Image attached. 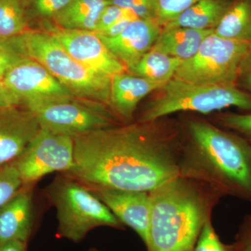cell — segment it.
<instances>
[{"label": "cell", "mask_w": 251, "mask_h": 251, "mask_svg": "<svg viewBox=\"0 0 251 251\" xmlns=\"http://www.w3.org/2000/svg\"><path fill=\"white\" fill-rule=\"evenodd\" d=\"M214 120L223 128L240 135L251 145V112H221L216 115Z\"/></svg>", "instance_id": "cell-24"}, {"label": "cell", "mask_w": 251, "mask_h": 251, "mask_svg": "<svg viewBox=\"0 0 251 251\" xmlns=\"http://www.w3.org/2000/svg\"><path fill=\"white\" fill-rule=\"evenodd\" d=\"M165 118L74 137V166L62 174L87 186L152 191L180 175L181 126Z\"/></svg>", "instance_id": "cell-1"}, {"label": "cell", "mask_w": 251, "mask_h": 251, "mask_svg": "<svg viewBox=\"0 0 251 251\" xmlns=\"http://www.w3.org/2000/svg\"><path fill=\"white\" fill-rule=\"evenodd\" d=\"M21 175L14 163L0 168V208L25 189Z\"/></svg>", "instance_id": "cell-23"}, {"label": "cell", "mask_w": 251, "mask_h": 251, "mask_svg": "<svg viewBox=\"0 0 251 251\" xmlns=\"http://www.w3.org/2000/svg\"><path fill=\"white\" fill-rule=\"evenodd\" d=\"M251 43L229 40L214 32L204 39L193 57L185 60L174 78L205 85L236 84Z\"/></svg>", "instance_id": "cell-7"}, {"label": "cell", "mask_w": 251, "mask_h": 251, "mask_svg": "<svg viewBox=\"0 0 251 251\" xmlns=\"http://www.w3.org/2000/svg\"><path fill=\"white\" fill-rule=\"evenodd\" d=\"M124 226L133 229L147 245L151 198L150 192L87 186Z\"/></svg>", "instance_id": "cell-12"}, {"label": "cell", "mask_w": 251, "mask_h": 251, "mask_svg": "<svg viewBox=\"0 0 251 251\" xmlns=\"http://www.w3.org/2000/svg\"><path fill=\"white\" fill-rule=\"evenodd\" d=\"M27 243L14 241L0 245V251H27Z\"/></svg>", "instance_id": "cell-34"}, {"label": "cell", "mask_w": 251, "mask_h": 251, "mask_svg": "<svg viewBox=\"0 0 251 251\" xmlns=\"http://www.w3.org/2000/svg\"><path fill=\"white\" fill-rule=\"evenodd\" d=\"M148 251H193L222 198L210 186L179 176L150 191Z\"/></svg>", "instance_id": "cell-3"}, {"label": "cell", "mask_w": 251, "mask_h": 251, "mask_svg": "<svg viewBox=\"0 0 251 251\" xmlns=\"http://www.w3.org/2000/svg\"><path fill=\"white\" fill-rule=\"evenodd\" d=\"M180 126V175L205 183L222 197L251 202V144L198 117Z\"/></svg>", "instance_id": "cell-2"}, {"label": "cell", "mask_w": 251, "mask_h": 251, "mask_svg": "<svg viewBox=\"0 0 251 251\" xmlns=\"http://www.w3.org/2000/svg\"><path fill=\"white\" fill-rule=\"evenodd\" d=\"M109 0H71L53 21L59 29L94 31Z\"/></svg>", "instance_id": "cell-19"}, {"label": "cell", "mask_w": 251, "mask_h": 251, "mask_svg": "<svg viewBox=\"0 0 251 251\" xmlns=\"http://www.w3.org/2000/svg\"><path fill=\"white\" fill-rule=\"evenodd\" d=\"M161 30V26L156 21L138 18L118 35L108 37L97 34L128 70L152 49Z\"/></svg>", "instance_id": "cell-14"}, {"label": "cell", "mask_w": 251, "mask_h": 251, "mask_svg": "<svg viewBox=\"0 0 251 251\" xmlns=\"http://www.w3.org/2000/svg\"><path fill=\"white\" fill-rule=\"evenodd\" d=\"M201 0H158L156 22L163 27Z\"/></svg>", "instance_id": "cell-25"}, {"label": "cell", "mask_w": 251, "mask_h": 251, "mask_svg": "<svg viewBox=\"0 0 251 251\" xmlns=\"http://www.w3.org/2000/svg\"><path fill=\"white\" fill-rule=\"evenodd\" d=\"M233 0H201L162 28L214 30Z\"/></svg>", "instance_id": "cell-18"}, {"label": "cell", "mask_w": 251, "mask_h": 251, "mask_svg": "<svg viewBox=\"0 0 251 251\" xmlns=\"http://www.w3.org/2000/svg\"><path fill=\"white\" fill-rule=\"evenodd\" d=\"M6 86L26 108L77 97L39 62L25 57L5 74Z\"/></svg>", "instance_id": "cell-10"}, {"label": "cell", "mask_w": 251, "mask_h": 251, "mask_svg": "<svg viewBox=\"0 0 251 251\" xmlns=\"http://www.w3.org/2000/svg\"><path fill=\"white\" fill-rule=\"evenodd\" d=\"M214 33L229 40L251 43V0H233Z\"/></svg>", "instance_id": "cell-20"}, {"label": "cell", "mask_w": 251, "mask_h": 251, "mask_svg": "<svg viewBox=\"0 0 251 251\" xmlns=\"http://www.w3.org/2000/svg\"><path fill=\"white\" fill-rule=\"evenodd\" d=\"M25 57L18 53L7 41L0 40V77H4L11 68Z\"/></svg>", "instance_id": "cell-30"}, {"label": "cell", "mask_w": 251, "mask_h": 251, "mask_svg": "<svg viewBox=\"0 0 251 251\" xmlns=\"http://www.w3.org/2000/svg\"><path fill=\"white\" fill-rule=\"evenodd\" d=\"M232 245L233 251H251V213L243 220Z\"/></svg>", "instance_id": "cell-31"}, {"label": "cell", "mask_w": 251, "mask_h": 251, "mask_svg": "<svg viewBox=\"0 0 251 251\" xmlns=\"http://www.w3.org/2000/svg\"><path fill=\"white\" fill-rule=\"evenodd\" d=\"M27 108L41 128L73 138L122 125L108 105L77 97L34 104Z\"/></svg>", "instance_id": "cell-8"}, {"label": "cell", "mask_w": 251, "mask_h": 251, "mask_svg": "<svg viewBox=\"0 0 251 251\" xmlns=\"http://www.w3.org/2000/svg\"><path fill=\"white\" fill-rule=\"evenodd\" d=\"M110 4L130 10L139 18L156 21L158 0H109Z\"/></svg>", "instance_id": "cell-27"}, {"label": "cell", "mask_w": 251, "mask_h": 251, "mask_svg": "<svg viewBox=\"0 0 251 251\" xmlns=\"http://www.w3.org/2000/svg\"><path fill=\"white\" fill-rule=\"evenodd\" d=\"M29 0H0V40L27 30Z\"/></svg>", "instance_id": "cell-22"}, {"label": "cell", "mask_w": 251, "mask_h": 251, "mask_svg": "<svg viewBox=\"0 0 251 251\" xmlns=\"http://www.w3.org/2000/svg\"><path fill=\"white\" fill-rule=\"evenodd\" d=\"M34 221L32 196L25 188L0 208V245L14 241L27 243Z\"/></svg>", "instance_id": "cell-16"}, {"label": "cell", "mask_w": 251, "mask_h": 251, "mask_svg": "<svg viewBox=\"0 0 251 251\" xmlns=\"http://www.w3.org/2000/svg\"><path fill=\"white\" fill-rule=\"evenodd\" d=\"M184 61L151 49L128 71L133 75L158 83H167L174 77Z\"/></svg>", "instance_id": "cell-21"}, {"label": "cell", "mask_w": 251, "mask_h": 251, "mask_svg": "<svg viewBox=\"0 0 251 251\" xmlns=\"http://www.w3.org/2000/svg\"><path fill=\"white\" fill-rule=\"evenodd\" d=\"M6 41L18 53L44 66L77 97L110 107L111 78L77 62L52 33L27 29Z\"/></svg>", "instance_id": "cell-4"}, {"label": "cell", "mask_w": 251, "mask_h": 251, "mask_svg": "<svg viewBox=\"0 0 251 251\" xmlns=\"http://www.w3.org/2000/svg\"><path fill=\"white\" fill-rule=\"evenodd\" d=\"M236 85L248 93H251V51L241 66Z\"/></svg>", "instance_id": "cell-32"}, {"label": "cell", "mask_w": 251, "mask_h": 251, "mask_svg": "<svg viewBox=\"0 0 251 251\" xmlns=\"http://www.w3.org/2000/svg\"><path fill=\"white\" fill-rule=\"evenodd\" d=\"M128 11L129 10L124 9L110 3L104 8L93 31L97 34H102L103 31L111 27L112 25L125 16Z\"/></svg>", "instance_id": "cell-29"}, {"label": "cell", "mask_w": 251, "mask_h": 251, "mask_svg": "<svg viewBox=\"0 0 251 251\" xmlns=\"http://www.w3.org/2000/svg\"><path fill=\"white\" fill-rule=\"evenodd\" d=\"M13 163L25 186L54 172L67 173L74 166V138L41 128L22 154Z\"/></svg>", "instance_id": "cell-9"}, {"label": "cell", "mask_w": 251, "mask_h": 251, "mask_svg": "<svg viewBox=\"0 0 251 251\" xmlns=\"http://www.w3.org/2000/svg\"><path fill=\"white\" fill-rule=\"evenodd\" d=\"M45 194L57 210L60 237L77 243L96 227L125 229L90 188L71 176H57L46 187Z\"/></svg>", "instance_id": "cell-6"}, {"label": "cell", "mask_w": 251, "mask_h": 251, "mask_svg": "<svg viewBox=\"0 0 251 251\" xmlns=\"http://www.w3.org/2000/svg\"><path fill=\"white\" fill-rule=\"evenodd\" d=\"M71 0H29V19L52 18L66 7Z\"/></svg>", "instance_id": "cell-28"}, {"label": "cell", "mask_w": 251, "mask_h": 251, "mask_svg": "<svg viewBox=\"0 0 251 251\" xmlns=\"http://www.w3.org/2000/svg\"><path fill=\"white\" fill-rule=\"evenodd\" d=\"M52 34L68 53L85 67L104 76L112 77L127 69L93 31L59 29Z\"/></svg>", "instance_id": "cell-11"}, {"label": "cell", "mask_w": 251, "mask_h": 251, "mask_svg": "<svg viewBox=\"0 0 251 251\" xmlns=\"http://www.w3.org/2000/svg\"><path fill=\"white\" fill-rule=\"evenodd\" d=\"M20 105H22L21 100L6 86L4 77H0V109Z\"/></svg>", "instance_id": "cell-33"}, {"label": "cell", "mask_w": 251, "mask_h": 251, "mask_svg": "<svg viewBox=\"0 0 251 251\" xmlns=\"http://www.w3.org/2000/svg\"><path fill=\"white\" fill-rule=\"evenodd\" d=\"M163 85L126 72L117 74L111 79L110 109L125 125L132 123L140 100Z\"/></svg>", "instance_id": "cell-15"}, {"label": "cell", "mask_w": 251, "mask_h": 251, "mask_svg": "<svg viewBox=\"0 0 251 251\" xmlns=\"http://www.w3.org/2000/svg\"><path fill=\"white\" fill-rule=\"evenodd\" d=\"M211 219L208 220L203 226L193 251H233L232 244L227 245L221 242Z\"/></svg>", "instance_id": "cell-26"}, {"label": "cell", "mask_w": 251, "mask_h": 251, "mask_svg": "<svg viewBox=\"0 0 251 251\" xmlns=\"http://www.w3.org/2000/svg\"><path fill=\"white\" fill-rule=\"evenodd\" d=\"M158 91L137 122L156 121L176 112L207 115L230 107L251 111V94L236 84H196L173 77Z\"/></svg>", "instance_id": "cell-5"}, {"label": "cell", "mask_w": 251, "mask_h": 251, "mask_svg": "<svg viewBox=\"0 0 251 251\" xmlns=\"http://www.w3.org/2000/svg\"><path fill=\"white\" fill-rule=\"evenodd\" d=\"M214 30L187 27L162 28L152 50L185 61L198 52L201 44Z\"/></svg>", "instance_id": "cell-17"}, {"label": "cell", "mask_w": 251, "mask_h": 251, "mask_svg": "<svg viewBox=\"0 0 251 251\" xmlns=\"http://www.w3.org/2000/svg\"><path fill=\"white\" fill-rule=\"evenodd\" d=\"M40 129L34 114L24 105L0 109V168L16 161Z\"/></svg>", "instance_id": "cell-13"}]
</instances>
